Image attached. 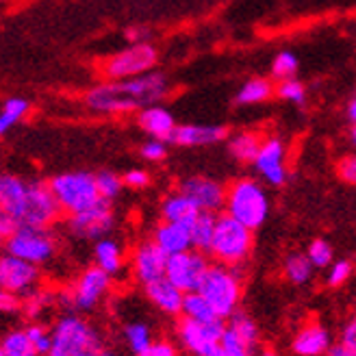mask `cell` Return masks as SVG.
Wrapping results in <instances>:
<instances>
[{
  "label": "cell",
  "mask_w": 356,
  "mask_h": 356,
  "mask_svg": "<svg viewBox=\"0 0 356 356\" xmlns=\"http://www.w3.org/2000/svg\"><path fill=\"white\" fill-rule=\"evenodd\" d=\"M168 94L170 83L165 74L150 70L141 76H133L127 81H106L87 89L85 106L100 115H118L159 104Z\"/></svg>",
  "instance_id": "obj_1"
},
{
  "label": "cell",
  "mask_w": 356,
  "mask_h": 356,
  "mask_svg": "<svg viewBox=\"0 0 356 356\" xmlns=\"http://www.w3.org/2000/svg\"><path fill=\"white\" fill-rule=\"evenodd\" d=\"M0 211L9 213L20 226L40 228H50L63 213L50 183L26 181L7 172L0 176Z\"/></svg>",
  "instance_id": "obj_2"
},
{
  "label": "cell",
  "mask_w": 356,
  "mask_h": 356,
  "mask_svg": "<svg viewBox=\"0 0 356 356\" xmlns=\"http://www.w3.org/2000/svg\"><path fill=\"white\" fill-rule=\"evenodd\" d=\"M224 213L233 216L248 228H261L270 218V195L259 178L239 176L226 187Z\"/></svg>",
  "instance_id": "obj_3"
},
{
  "label": "cell",
  "mask_w": 356,
  "mask_h": 356,
  "mask_svg": "<svg viewBox=\"0 0 356 356\" xmlns=\"http://www.w3.org/2000/svg\"><path fill=\"white\" fill-rule=\"evenodd\" d=\"M52 348L46 356H98L102 348V334L76 313L59 317L52 326Z\"/></svg>",
  "instance_id": "obj_4"
},
{
  "label": "cell",
  "mask_w": 356,
  "mask_h": 356,
  "mask_svg": "<svg viewBox=\"0 0 356 356\" xmlns=\"http://www.w3.org/2000/svg\"><path fill=\"white\" fill-rule=\"evenodd\" d=\"M252 245H254L252 228H248L233 216H228V213L218 216L216 235H213V243L209 250V257H213V261L241 267L248 259H250Z\"/></svg>",
  "instance_id": "obj_5"
},
{
  "label": "cell",
  "mask_w": 356,
  "mask_h": 356,
  "mask_svg": "<svg viewBox=\"0 0 356 356\" xmlns=\"http://www.w3.org/2000/svg\"><path fill=\"white\" fill-rule=\"evenodd\" d=\"M198 291L211 302V307L222 319H228L235 311H239L241 302V272L239 267L224 265V263H211L209 270L200 282Z\"/></svg>",
  "instance_id": "obj_6"
},
{
  "label": "cell",
  "mask_w": 356,
  "mask_h": 356,
  "mask_svg": "<svg viewBox=\"0 0 356 356\" xmlns=\"http://www.w3.org/2000/svg\"><path fill=\"white\" fill-rule=\"evenodd\" d=\"M48 183L65 216L85 211L102 200L98 191V183H96V174L92 172H81V170L63 172V174L52 176Z\"/></svg>",
  "instance_id": "obj_7"
},
{
  "label": "cell",
  "mask_w": 356,
  "mask_h": 356,
  "mask_svg": "<svg viewBox=\"0 0 356 356\" xmlns=\"http://www.w3.org/2000/svg\"><path fill=\"white\" fill-rule=\"evenodd\" d=\"M156 61H159V52L150 42L129 44L127 48H122L104 59L100 74L106 81H127L150 72V70H154Z\"/></svg>",
  "instance_id": "obj_8"
},
{
  "label": "cell",
  "mask_w": 356,
  "mask_h": 356,
  "mask_svg": "<svg viewBox=\"0 0 356 356\" xmlns=\"http://www.w3.org/2000/svg\"><path fill=\"white\" fill-rule=\"evenodd\" d=\"M111 278L113 276L106 274L98 265L85 267V270L76 276V280L72 282V287L59 296L61 305H65L67 309H74L79 313L94 311L102 302V298L109 293Z\"/></svg>",
  "instance_id": "obj_9"
},
{
  "label": "cell",
  "mask_w": 356,
  "mask_h": 356,
  "mask_svg": "<svg viewBox=\"0 0 356 356\" xmlns=\"http://www.w3.org/2000/svg\"><path fill=\"white\" fill-rule=\"evenodd\" d=\"M5 252L42 267L55 259L57 239L50 233V228L20 226L11 237L5 239Z\"/></svg>",
  "instance_id": "obj_10"
},
{
  "label": "cell",
  "mask_w": 356,
  "mask_h": 356,
  "mask_svg": "<svg viewBox=\"0 0 356 356\" xmlns=\"http://www.w3.org/2000/svg\"><path fill=\"white\" fill-rule=\"evenodd\" d=\"M226 332V319L218 317L213 322H195L183 317L176 322V341L189 356H211L222 343Z\"/></svg>",
  "instance_id": "obj_11"
},
{
  "label": "cell",
  "mask_w": 356,
  "mask_h": 356,
  "mask_svg": "<svg viewBox=\"0 0 356 356\" xmlns=\"http://www.w3.org/2000/svg\"><path fill=\"white\" fill-rule=\"evenodd\" d=\"M67 233L83 241H98L115 228V211L109 200H100L85 211L72 213L65 220Z\"/></svg>",
  "instance_id": "obj_12"
},
{
  "label": "cell",
  "mask_w": 356,
  "mask_h": 356,
  "mask_svg": "<svg viewBox=\"0 0 356 356\" xmlns=\"http://www.w3.org/2000/svg\"><path fill=\"white\" fill-rule=\"evenodd\" d=\"M209 259L204 252L195 250V248H191V250L187 252H181V254H172L168 259V270H165V278L172 280L178 289H183L185 293L189 291H198L200 282L209 270Z\"/></svg>",
  "instance_id": "obj_13"
},
{
  "label": "cell",
  "mask_w": 356,
  "mask_h": 356,
  "mask_svg": "<svg viewBox=\"0 0 356 356\" xmlns=\"http://www.w3.org/2000/svg\"><path fill=\"white\" fill-rule=\"evenodd\" d=\"M252 168L261 176V181L267 185L280 187L287 183L289 170H287V146H284V141L280 137H265Z\"/></svg>",
  "instance_id": "obj_14"
},
{
  "label": "cell",
  "mask_w": 356,
  "mask_h": 356,
  "mask_svg": "<svg viewBox=\"0 0 356 356\" xmlns=\"http://www.w3.org/2000/svg\"><path fill=\"white\" fill-rule=\"evenodd\" d=\"M40 280H42L40 265L29 263L9 252H5L3 259H0V287L5 291L24 298L26 293L40 287Z\"/></svg>",
  "instance_id": "obj_15"
},
{
  "label": "cell",
  "mask_w": 356,
  "mask_h": 356,
  "mask_svg": "<svg viewBox=\"0 0 356 356\" xmlns=\"http://www.w3.org/2000/svg\"><path fill=\"white\" fill-rule=\"evenodd\" d=\"M168 254L156 245L154 239H146L139 241L133 250L131 257V270L135 280L146 287V284L165 278V270H168Z\"/></svg>",
  "instance_id": "obj_16"
},
{
  "label": "cell",
  "mask_w": 356,
  "mask_h": 356,
  "mask_svg": "<svg viewBox=\"0 0 356 356\" xmlns=\"http://www.w3.org/2000/svg\"><path fill=\"white\" fill-rule=\"evenodd\" d=\"M178 189L185 191L198 209L207 213H218L226 204V187L207 176H187L178 183Z\"/></svg>",
  "instance_id": "obj_17"
},
{
  "label": "cell",
  "mask_w": 356,
  "mask_h": 356,
  "mask_svg": "<svg viewBox=\"0 0 356 356\" xmlns=\"http://www.w3.org/2000/svg\"><path fill=\"white\" fill-rule=\"evenodd\" d=\"M228 139V129L222 124H178L172 144L181 148H202Z\"/></svg>",
  "instance_id": "obj_18"
},
{
  "label": "cell",
  "mask_w": 356,
  "mask_h": 356,
  "mask_svg": "<svg viewBox=\"0 0 356 356\" xmlns=\"http://www.w3.org/2000/svg\"><path fill=\"white\" fill-rule=\"evenodd\" d=\"M137 124L148 137L163 139V141H172V135H174V131L178 127L174 115L165 109L161 102L139 109L137 111Z\"/></svg>",
  "instance_id": "obj_19"
},
{
  "label": "cell",
  "mask_w": 356,
  "mask_h": 356,
  "mask_svg": "<svg viewBox=\"0 0 356 356\" xmlns=\"http://www.w3.org/2000/svg\"><path fill=\"white\" fill-rule=\"evenodd\" d=\"M330 348H332L330 332L317 322L302 326L291 341V350L296 356H326Z\"/></svg>",
  "instance_id": "obj_20"
},
{
  "label": "cell",
  "mask_w": 356,
  "mask_h": 356,
  "mask_svg": "<svg viewBox=\"0 0 356 356\" xmlns=\"http://www.w3.org/2000/svg\"><path fill=\"white\" fill-rule=\"evenodd\" d=\"M146 298L150 300V305L156 307L163 315L178 317L183 315V302H185V291L178 289L176 284L168 278L154 280L144 287Z\"/></svg>",
  "instance_id": "obj_21"
},
{
  "label": "cell",
  "mask_w": 356,
  "mask_h": 356,
  "mask_svg": "<svg viewBox=\"0 0 356 356\" xmlns=\"http://www.w3.org/2000/svg\"><path fill=\"white\" fill-rule=\"evenodd\" d=\"M152 239L156 241V245L161 248V250L172 257V254H181V252H187L193 248V241H191V230L189 226L185 224H176V222H165L161 220L154 230H152Z\"/></svg>",
  "instance_id": "obj_22"
},
{
  "label": "cell",
  "mask_w": 356,
  "mask_h": 356,
  "mask_svg": "<svg viewBox=\"0 0 356 356\" xmlns=\"http://www.w3.org/2000/svg\"><path fill=\"white\" fill-rule=\"evenodd\" d=\"M159 216H161V220H165V222H176V224L191 226V222L200 216V209L185 191L176 189V191H170L161 200Z\"/></svg>",
  "instance_id": "obj_23"
},
{
  "label": "cell",
  "mask_w": 356,
  "mask_h": 356,
  "mask_svg": "<svg viewBox=\"0 0 356 356\" xmlns=\"http://www.w3.org/2000/svg\"><path fill=\"white\" fill-rule=\"evenodd\" d=\"M226 144H228L230 156H233L237 163L252 165L257 154H259V150H261L263 137L252 133V131H237L233 135H228Z\"/></svg>",
  "instance_id": "obj_24"
},
{
  "label": "cell",
  "mask_w": 356,
  "mask_h": 356,
  "mask_svg": "<svg viewBox=\"0 0 356 356\" xmlns=\"http://www.w3.org/2000/svg\"><path fill=\"white\" fill-rule=\"evenodd\" d=\"M94 265L102 267L106 274L118 276L124 270V250L113 237H102L94 241Z\"/></svg>",
  "instance_id": "obj_25"
},
{
  "label": "cell",
  "mask_w": 356,
  "mask_h": 356,
  "mask_svg": "<svg viewBox=\"0 0 356 356\" xmlns=\"http://www.w3.org/2000/svg\"><path fill=\"white\" fill-rule=\"evenodd\" d=\"M272 96H276V85L270 79H248L235 94V102L241 106H250V104H261L265 100H270Z\"/></svg>",
  "instance_id": "obj_26"
},
{
  "label": "cell",
  "mask_w": 356,
  "mask_h": 356,
  "mask_svg": "<svg viewBox=\"0 0 356 356\" xmlns=\"http://www.w3.org/2000/svg\"><path fill=\"white\" fill-rule=\"evenodd\" d=\"M216 222H218V213H207V211H200V216L191 222L189 230H191V241L195 250L209 254L213 235H216Z\"/></svg>",
  "instance_id": "obj_27"
},
{
  "label": "cell",
  "mask_w": 356,
  "mask_h": 356,
  "mask_svg": "<svg viewBox=\"0 0 356 356\" xmlns=\"http://www.w3.org/2000/svg\"><path fill=\"white\" fill-rule=\"evenodd\" d=\"M122 334H124V341H127L129 350L135 356H139L141 352H146L154 343L150 326L146 322H141V319H133V322L124 324Z\"/></svg>",
  "instance_id": "obj_28"
},
{
  "label": "cell",
  "mask_w": 356,
  "mask_h": 356,
  "mask_svg": "<svg viewBox=\"0 0 356 356\" xmlns=\"http://www.w3.org/2000/svg\"><path fill=\"white\" fill-rule=\"evenodd\" d=\"M0 356H40V352L35 350L26 328H15L0 341Z\"/></svg>",
  "instance_id": "obj_29"
},
{
  "label": "cell",
  "mask_w": 356,
  "mask_h": 356,
  "mask_svg": "<svg viewBox=\"0 0 356 356\" xmlns=\"http://www.w3.org/2000/svg\"><path fill=\"white\" fill-rule=\"evenodd\" d=\"M31 111V104L26 98L20 96H11L3 102V109H0V135H7L15 124H20L26 113Z\"/></svg>",
  "instance_id": "obj_30"
},
{
  "label": "cell",
  "mask_w": 356,
  "mask_h": 356,
  "mask_svg": "<svg viewBox=\"0 0 356 356\" xmlns=\"http://www.w3.org/2000/svg\"><path fill=\"white\" fill-rule=\"evenodd\" d=\"M183 317L195 319V322H213L220 315L200 291H189L185 293V302H183Z\"/></svg>",
  "instance_id": "obj_31"
},
{
  "label": "cell",
  "mask_w": 356,
  "mask_h": 356,
  "mask_svg": "<svg viewBox=\"0 0 356 356\" xmlns=\"http://www.w3.org/2000/svg\"><path fill=\"white\" fill-rule=\"evenodd\" d=\"M282 270H284V276H287V280L291 284H307L313 278L315 265L311 263V259L307 254L293 252V254H289L287 259H284Z\"/></svg>",
  "instance_id": "obj_32"
},
{
  "label": "cell",
  "mask_w": 356,
  "mask_h": 356,
  "mask_svg": "<svg viewBox=\"0 0 356 356\" xmlns=\"http://www.w3.org/2000/svg\"><path fill=\"white\" fill-rule=\"evenodd\" d=\"M226 322H228L226 326L233 330L248 348H252V350L257 348V343H259V326H257V322L250 315L243 313V311H235L226 319Z\"/></svg>",
  "instance_id": "obj_33"
},
{
  "label": "cell",
  "mask_w": 356,
  "mask_h": 356,
  "mask_svg": "<svg viewBox=\"0 0 356 356\" xmlns=\"http://www.w3.org/2000/svg\"><path fill=\"white\" fill-rule=\"evenodd\" d=\"M52 305H55V296H52L48 289L38 287V289H33L31 293H26L22 298V313L35 322V319L42 317V313L46 309H50Z\"/></svg>",
  "instance_id": "obj_34"
},
{
  "label": "cell",
  "mask_w": 356,
  "mask_h": 356,
  "mask_svg": "<svg viewBox=\"0 0 356 356\" xmlns=\"http://www.w3.org/2000/svg\"><path fill=\"white\" fill-rule=\"evenodd\" d=\"M298 67H300V61H298V57L293 55V52L291 50H282L272 61V79L276 83L278 81H287V79H296Z\"/></svg>",
  "instance_id": "obj_35"
},
{
  "label": "cell",
  "mask_w": 356,
  "mask_h": 356,
  "mask_svg": "<svg viewBox=\"0 0 356 356\" xmlns=\"http://www.w3.org/2000/svg\"><path fill=\"white\" fill-rule=\"evenodd\" d=\"M96 183H98L100 198L102 200H109V202H113L118 195L122 193V189L127 187V185H124V178L118 176L115 172H109V170L98 172L96 174Z\"/></svg>",
  "instance_id": "obj_36"
},
{
  "label": "cell",
  "mask_w": 356,
  "mask_h": 356,
  "mask_svg": "<svg viewBox=\"0 0 356 356\" xmlns=\"http://www.w3.org/2000/svg\"><path fill=\"white\" fill-rule=\"evenodd\" d=\"M276 96L291 104H305L307 102V85L298 79H287L276 83Z\"/></svg>",
  "instance_id": "obj_37"
},
{
  "label": "cell",
  "mask_w": 356,
  "mask_h": 356,
  "mask_svg": "<svg viewBox=\"0 0 356 356\" xmlns=\"http://www.w3.org/2000/svg\"><path fill=\"white\" fill-rule=\"evenodd\" d=\"M211 356H254V350H252V348H248V346L239 339V337L226 326V332H224V337H222L220 348H218L216 352H213Z\"/></svg>",
  "instance_id": "obj_38"
},
{
  "label": "cell",
  "mask_w": 356,
  "mask_h": 356,
  "mask_svg": "<svg viewBox=\"0 0 356 356\" xmlns=\"http://www.w3.org/2000/svg\"><path fill=\"white\" fill-rule=\"evenodd\" d=\"M307 257L315 265V270H326L334 263V252L332 245L326 239H313L307 248Z\"/></svg>",
  "instance_id": "obj_39"
},
{
  "label": "cell",
  "mask_w": 356,
  "mask_h": 356,
  "mask_svg": "<svg viewBox=\"0 0 356 356\" xmlns=\"http://www.w3.org/2000/svg\"><path fill=\"white\" fill-rule=\"evenodd\" d=\"M26 332L31 337L35 350L40 352V356H46L52 348V332H48L42 324H35V322L26 326Z\"/></svg>",
  "instance_id": "obj_40"
},
{
  "label": "cell",
  "mask_w": 356,
  "mask_h": 356,
  "mask_svg": "<svg viewBox=\"0 0 356 356\" xmlns=\"http://www.w3.org/2000/svg\"><path fill=\"white\" fill-rule=\"evenodd\" d=\"M350 276H352V263L346 261V259H341V261H334L328 267L326 282H328V287L337 289V287H341V284H346Z\"/></svg>",
  "instance_id": "obj_41"
},
{
  "label": "cell",
  "mask_w": 356,
  "mask_h": 356,
  "mask_svg": "<svg viewBox=\"0 0 356 356\" xmlns=\"http://www.w3.org/2000/svg\"><path fill=\"white\" fill-rule=\"evenodd\" d=\"M139 154H141V159H146V161H150V163L163 161V159L168 156V141H163V139H152L150 137V141L141 144Z\"/></svg>",
  "instance_id": "obj_42"
},
{
  "label": "cell",
  "mask_w": 356,
  "mask_h": 356,
  "mask_svg": "<svg viewBox=\"0 0 356 356\" xmlns=\"http://www.w3.org/2000/svg\"><path fill=\"white\" fill-rule=\"evenodd\" d=\"M122 178H124V185L129 189H144L150 185V172L144 168H133L129 172H124Z\"/></svg>",
  "instance_id": "obj_43"
},
{
  "label": "cell",
  "mask_w": 356,
  "mask_h": 356,
  "mask_svg": "<svg viewBox=\"0 0 356 356\" xmlns=\"http://www.w3.org/2000/svg\"><path fill=\"white\" fill-rule=\"evenodd\" d=\"M337 174H339L343 183L356 185V152L339 159V163H337Z\"/></svg>",
  "instance_id": "obj_44"
},
{
  "label": "cell",
  "mask_w": 356,
  "mask_h": 356,
  "mask_svg": "<svg viewBox=\"0 0 356 356\" xmlns=\"http://www.w3.org/2000/svg\"><path fill=\"white\" fill-rule=\"evenodd\" d=\"M0 309H3V313H22V296L17 293H11V291H0Z\"/></svg>",
  "instance_id": "obj_45"
},
{
  "label": "cell",
  "mask_w": 356,
  "mask_h": 356,
  "mask_svg": "<svg viewBox=\"0 0 356 356\" xmlns=\"http://www.w3.org/2000/svg\"><path fill=\"white\" fill-rule=\"evenodd\" d=\"M139 356H178V350L172 341H154L146 352Z\"/></svg>",
  "instance_id": "obj_46"
},
{
  "label": "cell",
  "mask_w": 356,
  "mask_h": 356,
  "mask_svg": "<svg viewBox=\"0 0 356 356\" xmlns=\"http://www.w3.org/2000/svg\"><path fill=\"white\" fill-rule=\"evenodd\" d=\"M341 346L348 350H356V315L350 317V322L341 330Z\"/></svg>",
  "instance_id": "obj_47"
},
{
  "label": "cell",
  "mask_w": 356,
  "mask_h": 356,
  "mask_svg": "<svg viewBox=\"0 0 356 356\" xmlns=\"http://www.w3.org/2000/svg\"><path fill=\"white\" fill-rule=\"evenodd\" d=\"M17 228H20V224L15 222V218H11L9 213H5V211H0V237H3V239L11 237Z\"/></svg>",
  "instance_id": "obj_48"
},
{
  "label": "cell",
  "mask_w": 356,
  "mask_h": 356,
  "mask_svg": "<svg viewBox=\"0 0 356 356\" xmlns=\"http://www.w3.org/2000/svg\"><path fill=\"white\" fill-rule=\"evenodd\" d=\"M124 35H127L129 44H139V42L150 40V31L146 26H129L127 31H124Z\"/></svg>",
  "instance_id": "obj_49"
},
{
  "label": "cell",
  "mask_w": 356,
  "mask_h": 356,
  "mask_svg": "<svg viewBox=\"0 0 356 356\" xmlns=\"http://www.w3.org/2000/svg\"><path fill=\"white\" fill-rule=\"evenodd\" d=\"M348 354H350V350H348L346 346H341V343H339V346H332V348L328 350V354H326V356H348Z\"/></svg>",
  "instance_id": "obj_50"
},
{
  "label": "cell",
  "mask_w": 356,
  "mask_h": 356,
  "mask_svg": "<svg viewBox=\"0 0 356 356\" xmlns=\"http://www.w3.org/2000/svg\"><path fill=\"white\" fill-rule=\"evenodd\" d=\"M348 120L352 124H356V96L348 102Z\"/></svg>",
  "instance_id": "obj_51"
},
{
  "label": "cell",
  "mask_w": 356,
  "mask_h": 356,
  "mask_svg": "<svg viewBox=\"0 0 356 356\" xmlns=\"http://www.w3.org/2000/svg\"><path fill=\"white\" fill-rule=\"evenodd\" d=\"M350 144L356 148V124H352V131H350Z\"/></svg>",
  "instance_id": "obj_52"
},
{
  "label": "cell",
  "mask_w": 356,
  "mask_h": 356,
  "mask_svg": "<svg viewBox=\"0 0 356 356\" xmlns=\"http://www.w3.org/2000/svg\"><path fill=\"white\" fill-rule=\"evenodd\" d=\"M98 356H120L118 352H111V350H100Z\"/></svg>",
  "instance_id": "obj_53"
},
{
  "label": "cell",
  "mask_w": 356,
  "mask_h": 356,
  "mask_svg": "<svg viewBox=\"0 0 356 356\" xmlns=\"http://www.w3.org/2000/svg\"><path fill=\"white\" fill-rule=\"evenodd\" d=\"M261 356H278V354H276L274 350H263V352H261Z\"/></svg>",
  "instance_id": "obj_54"
},
{
  "label": "cell",
  "mask_w": 356,
  "mask_h": 356,
  "mask_svg": "<svg viewBox=\"0 0 356 356\" xmlns=\"http://www.w3.org/2000/svg\"><path fill=\"white\" fill-rule=\"evenodd\" d=\"M348 356H356V350H350V354Z\"/></svg>",
  "instance_id": "obj_55"
}]
</instances>
